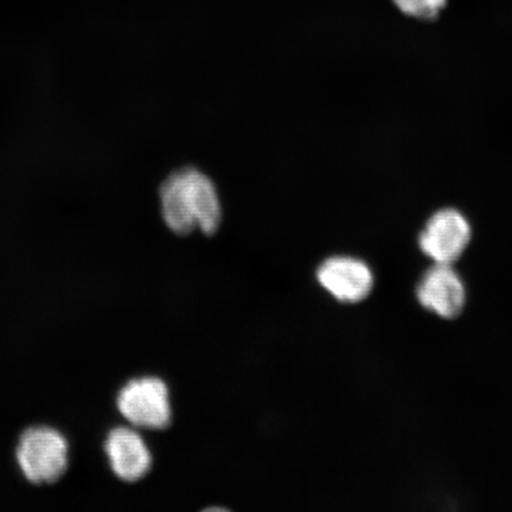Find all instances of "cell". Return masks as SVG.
<instances>
[{"label": "cell", "instance_id": "cell-1", "mask_svg": "<svg viewBox=\"0 0 512 512\" xmlns=\"http://www.w3.org/2000/svg\"><path fill=\"white\" fill-rule=\"evenodd\" d=\"M163 219L172 232L188 235L195 229L211 235L220 227L222 209L211 179L194 168L174 172L160 188Z\"/></svg>", "mask_w": 512, "mask_h": 512}, {"label": "cell", "instance_id": "cell-2", "mask_svg": "<svg viewBox=\"0 0 512 512\" xmlns=\"http://www.w3.org/2000/svg\"><path fill=\"white\" fill-rule=\"evenodd\" d=\"M17 459L31 483H54L67 470V440L53 428H30L19 441Z\"/></svg>", "mask_w": 512, "mask_h": 512}, {"label": "cell", "instance_id": "cell-3", "mask_svg": "<svg viewBox=\"0 0 512 512\" xmlns=\"http://www.w3.org/2000/svg\"><path fill=\"white\" fill-rule=\"evenodd\" d=\"M118 408L133 426L164 430L171 424L169 389L157 377H143L126 384L118 396Z\"/></svg>", "mask_w": 512, "mask_h": 512}, {"label": "cell", "instance_id": "cell-4", "mask_svg": "<svg viewBox=\"0 0 512 512\" xmlns=\"http://www.w3.org/2000/svg\"><path fill=\"white\" fill-rule=\"evenodd\" d=\"M472 238V228L463 213L446 208L427 221L419 239L421 251L434 264L453 265L462 258Z\"/></svg>", "mask_w": 512, "mask_h": 512}, {"label": "cell", "instance_id": "cell-5", "mask_svg": "<svg viewBox=\"0 0 512 512\" xmlns=\"http://www.w3.org/2000/svg\"><path fill=\"white\" fill-rule=\"evenodd\" d=\"M319 284L338 302L355 304L369 297L374 275L366 262L351 256H332L319 266Z\"/></svg>", "mask_w": 512, "mask_h": 512}, {"label": "cell", "instance_id": "cell-6", "mask_svg": "<svg viewBox=\"0 0 512 512\" xmlns=\"http://www.w3.org/2000/svg\"><path fill=\"white\" fill-rule=\"evenodd\" d=\"M418 299L425 309L435 315L456 318L465 306V287L452 265L434 264L420 281Z\"/></svg>", "mask_w": 512, "mask_h": 512}, {"label": "cell", "instance_id": "cell-7", "mask_svg": "<svg viewBox=\"0 0 512 512\" xmlns=\"http://www.w3.org/2000/svg\"><path fill=\"white\" fill-rule=\"evenodd\" d=\"M105 446L115 475L125 482H137L150 471L151 452L143 438L131 428H115Z\"/></svg>", "mask_w": 512, "mask_h": 512}, {"label": "cell", "instance_id": "cell-8", "mask_svg": "<svg viewBox=\"0 0 512 512\" xmlns=\"http://www.w3.org/2000/svg\"><path fill=\"white\" fill-rule=\"evenodd\" d=\"M403 15L420 21H433L447 8L448 0H393Z\"/></svg>", "mask_w": 512, "mask_h": 512}]
</instances>
